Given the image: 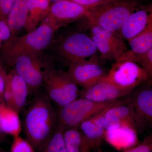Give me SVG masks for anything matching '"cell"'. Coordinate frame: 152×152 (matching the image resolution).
Listing matches in <instances>:
<instances>
[{"label": "cell", "mask_w": 152, "mask_h": 152, "mask_svg": "<svg viewBox=\"0 0 152 152\" xmlns=\"http://www.w3.org/2000/svg\"><path fill=\"white\" fill-rule=\"evenodd\" d=\"M91 38L94 41L97 50L101 53V58L102 59L114 61L115 62L118 60L115 50L104 40L97 36L91 34Z\"/></svg>", "instance_id": "obj_26"}, {"label": "cell", "mask_w": 152, "mask_h": 152, "mask_svg": "<svg viewBox=\"0 0 152 152\" xmlns=\"http://www.w3.org/2000/svg\"><path fill=\"white\" fill-rule=\"evenodd\" d=\"M41 53H28L18 56L11 68L26 83L30 91L37 92L43 84L47 66L52 61Z\"/></svg>", "instance_id": "obj_8"}, {"label": "cell", "mask_w": 152, "mask_h": 152, "mask_svg": "<svg viewBox=\"0 0 152 152\" xmlns=\"http://www.w3.org/2000/svg\"><path fill=\"white\" fill-rule=\"evenodd\" d=\"M49 56L54 62L69 66L96 55L97 48L91 37L80 31H71L53 39Z\"/></svg>", "instance_id": "obj_3"}, {"label": "cell", "mask_w": 152, "mask_h": 152, "mask_svg": "<svg viewBox=\"0 0 152 152\" xmlns=\"http://www.w3.org/2000/svg\"><path fill=\"white\" fill-rule=\"evenodd\" d=\"M7 80L12 97V109L19 113L26 104L29 89L24 80L12 69L7 73Z\"/></svg>", "instance_id": "obj_16"}, {"label": "cell", "mask_w": 152, "mask_h": 152, "mask_svg": "<svg viewBox=\"0 0 152 152\" xmlns=\"http://www.w3.org/2000/svg\"><path fill=\"white\" fill-rule=\"evenodd\" d=\"M68 74L78 86L86 90L105 76V71L98 61L96 54L69 67Z\"/></svg>", "instance_id": "obj_10"}, {"label": "cell", "mask_w": 152, "mask_h": 152, "mask_svg": "<svg viewBox=\"0 0 152 152\" xmlns=\"http://www.w3.org/2000/svg\"><path fill=\"white\" fill-rule=\"evenodd\" d=\"M90 26L91 34L102 38L110 45L118 56V61L128 50L124 39L116 32L104 29L97 26L93 25Z\"/></svg>", "instance_id": "obj_21"}, {"label": "cell", "mask_w": 152, "mask_h": 152, "mask_svg": "<svg viewBox=\"0 0 152 152\" xmlns=\"http://www.w3.org/2000/svg\"><path fill=\"white\" fill-rule=\"evenodd\" d=\"M128 41L130 51L134 53H144L152 49V23L139 34Z\"/></svg>", "instance_id": "obj_22"}, {"label": "cell", "mask_w": 152, "mask_h": 152, "mask_svg": "<svg viewBox=\"0 0 152 152\" xmlns=\"http://www.w3.org/2000/svg\"><path fill=\"white\" fill-rule=\"evenodd\" d=\"M121 99L97 102L84 98H77L60 108L57 113L58 125L64 130L78 128L85 120L99 113Z\"/></svg>", "instance_id": "obj_6"}, {"label": "cell", "mask_w": 152, "mask_h": 152, "mask_svg": "<svg viewBox=\"0 0 152 152\" xmlns=\"http://www.w3.org/2000/svg\"><path fill=\"white\" fill-rule=\"evenodd\" d=\"M115 104L85 120L79 126V129L84 135L92 150L96 149L100 146L105 137L106 132L104 124L105 114L108 109Z\"/></svg>", "instance_id": "obj_13"}, {"label": "cell", "mask_w": 152, "mask_h": 152, "mask_svg": "<svg viewBox=\"0 0 152 152\" xmlns=\"http://www.w3.org/2000/svg\"><path fill=\"white\" fill-rule=\"evenodd\" d=\"M12 37V32L7 17L0 15V39L3 44L8 42Z\"/></svg>", "instance_id": "obj_28"}, {"label": "cell", "mask_w": 152, "mask_h": 152, "mask_svg": "<svg viewBox=\"0 0 152 152\" xmlns=\"http://www.w3.org/2000/svg\"><path fill=\"white\" fill-rule=\"evenodd\" d=\"M0 152H7V151H6L5 150L1 148H0Z\"/></svg>", "instance_id": "obj_36"}, {"label": "cell", "mask_w": 152, "mask_h": 152, "mask_svg": "<svg viewBox=\"0 0 152 152\" xmlns=\"http://www.w3.org/2000/svg\"><path fill=\"white\" fill-rule=\"evenodd\" d=\"M152 137L149 135L146 137L141 143L123 152H148L152 151Z\"/></svg>", "instance_id": "obj_29"}, {"label": "cell", "mask_w": 152, "mask_h": 152, "mask_svg": "<svg viewBox=\"0 0 152 152\" xmlns=\"http://www.w3.org/2000/svg\"><path fill=\"white\" fill-rule=\"evenodd\" d=\"M88 8H93L117 0H69Z\"/></svg>", "instance_id": "obj_30"}, {"label": "cell", "mask_w": 152, "mask_h": 152, "mask_svg": "<svg viewBox=\"0 0 152 152\" xmlns=\"http://www.w3.org/2000/svg\"><path fill=\"white\" fill-rule=\"evenodd\" d=\"M63 135L66 152H91L92 150L79 128L66 129Z\"/></svg>", "instance_id": "obj_19"}, {"label": "cell", "mask_w": 152, "mask_h": 152, "mask_svg": "<svg viewBox=\"0 0 152 152\" xmlns=\"http://www.w3.org/2000/svg\"><path fill=\"white\" fill-rule=\"evenodd\" d=\"M58 30L54 23L45 17L37 27L20 36H15L3 44L0 49V58L4 64L12 66L20 55L41 53L48 49Z\"/></svg>", "instance_id": "obj_2"}, {"label": "cell", "mask_w": 152, "mask_h": 152, "mask_svg": "<svg viewBox=\"0 0 152 152\" xmlns=\"http://www.w3.org/2000/svg\"><path fill=\"white\" fill-rule=\"evenodd\" d=\"M137 0H117L90 8L85 18L89 25L118 32L130 15L143 4Z\"/></svg>", "instance_id": "obj_4"}, {"label": "cell", "mask_w": 152, "mask_h": 152, "mask_svg": "<svg viewBox=\"0 0 152 152\" xmlns=\"http://www.w3.org/2000/svg\"><path fill=\"white\" fill-rule=\"evenodd\" d=\"M3 45V42H2V41H1V40L0 39V49H1V47H2Z\"/></svg>", "instance_id": "obj_35"}, {"label": "cell", "mask_w": 152, "mask_h": 152, "mask_svg": "<svg viewBox=\"0 0 152 152\" xmlns=\"http://www.w3.org/2000/svg\"><path fill=\"white\" fill-rule=\"evenodd\" d=\"M53 64L51 62L47 66L43 86L50 100L60 108L78 98L80 91L67 72L56 69Z\"/></svg>", "instance_id": "obj_5"}, {"label": "cell", "mask_w": 152, "mask_h": 152, "mask_svg": "<svg viewBox=\"0 0 152 152\" xmlns=\"http://www.w3.org/2000/svg\"><path fill=\"white\" fill-rule=\"evenodd\" d=\"M6 135L7 134L3 131L2 128L1 124V117L0 116V142L3 140L5 139Z\"/></svg>", "instance_id": "obj_33"}, {"label": "cell", "mask_w": 152, "mask_h": 152, "mask_svg": "<svg viewBox=\"0 0 152 152\" xmlns=\"http://www.w3.org/2000/svg\"><path fill=\"white\" fill-rule=\"evenodd\" d=\"M0 116L2 128L6 134L13 137L20 135L22 126L18 113L2 102L0 103Z\"/></svg>", "instance_id": "obj_20"}, {"label": "cell", "mask_w": 152, "mask_h": 152, "mask_svg": "<svg viewBox=\"0 0 152 152\" xmlns=\"http://www.w3.org/2000/svg\"><path fill=\"white\" fill-rule=\"evenodd\" d=\"M148 152H152V151H148Z\"/></svg>", "instance_id": "obj_39"}, {"label": "cell", "mask_w": 152, "mask_h": 152, "mask_svg": "<svg viewBox=\"0 0 152 152\" xmlns=\"http://www.w3.org/2000/svg\"><path fill=\"white\" fill-rule=\"evenodd\" d=\"M10 152H35V151L26 139L19 135L13 137Z\"/></svg>", "instance_id": "obj_27"}, {"label": "cell", "mask_w": 152, "mask_h": 152, "mask_svg": "<svg viewBox=\"0 0 152 152\" xmlns=\"http://www.w3.org/2000/svg\"><path fill=\"white\" fill-rule=\"evenodd\" d=\"M130 61L136 63L148 72L152 77V49L144 53H134L128 50L119 61ZM118 62V61H117Z\"/></svg>", "instance_id": "obj_25"}, {"label": "cell", "mask_w": 152, "mask_h": 152, "mask_svg": "<svg viewBox=\"0 0 152 152\" xmlns=\"http://www.w3.org/2000/svg\"><path fill=\"white\" fill-rule=\"evenodd\" d=\"M29 0H15L7 16L12 37L24 29L28 12ZM11 37V38H12Z\"/></svg>", "instance_id": "obj_18"}, {"label": "cell", "mask_w": 152, "mask_h": 152, "mask_svg": "<svg viewBox=\"0 0 152 152\" xmlns=\"http://www.w3.org/2000/svg\"><path fill=\"white\" fill-rule=\"evenodd\" d=\"M131 92L104 82H99L86 90L80 92V97L97 102L115 100L129 95Z\"/></svg>", "instance_id": "obj_15"}, {"label": "cell", "mask_w": 152, "mask_h": 152, "mask_svg": "<svg viewBox=\"0 0 152 152\" xmlns=\"http://www.w3.org/2000/svg\"><path fill=\"white\" fill-rule=\"evenodd\" d=\"M69 0H60L50 6L48 18L58 28L85 17L89 9Z\"/></svg>", "instance_id": "obj_11"}, {"label": "cell", "mask_w": 152, "mask_h": 152, "mask_svg": "<svg viewBox=\"0 0 152 152\" xmlns=\"http://www.w3.org/2000/svg\"><path fill=\"white\" fill-rule=\"evenodd\" d=\"M2 99H3V97H2V96H1V94H0V103H1L2 102H1V100Z\"/></svg>", "instance_id": "obj_37"}, {"label": "cell", "mask_w": 152, "mask_h": 152, "mask_svg": "<svg viewBox=\"0 0 152 152\" xmlns=\"http://www.w3.org/2000/svg\"><path fill=\"white\" fill-rule=\"evenodd\" d=\"M106 131L118 127H126L136 133L142 130L146 124L136 114L129 98L121 99L110 107L104 117Z\"/></svg>", "instance_id": "obj_9"}, {"label": "cell", "mask_w": 152, "mask_h": 152, "mask_svg": "<svg viewBox=\"0 0 152 152\" xmlns=\"http://www.w3.org/2000/svg\"><path fill=\"white\" fill-rule=\"evenodd\" d=\"M2 61L0 58V94L3 97V94L4 89L6 78L7 73L6 72L4 66Z\"/></svg>", "instance_id": "obj_32"}, {"label": "cell", "mask_w": 152, "mask_h": 152, "mask_svg": "<svg viewBox=\"0 0 152 152\" xmlns=\"http://www.w3.org/2000/svg\"><path fill=\"white\" fill-rule=\"evenodd\" d=\"M50 0H29L26 21L24 29L27 32L37 27L48 13Z\"/></svg>", "instance_id": "obj_17"}, {"label": "cell", "mask_w": 152, "mask_h": 152, "mask_svg": "<svg viewBox=\"0 0 152 152\" xmlns=\"http://www.w3.org/2000/svg\"><path fill=\"white\" fill-rule=\"evenodd\" d=\"M137 133L130 128L126 127L120 126L114 128L106 131L105 137L110 142L113 143L117 142H126L130 144L134 141Z\"/></svg>", "instance_id": "obj_24"}, {"label": "cell", "mask_w": 152, "mask_h": 152, "mask_svg": "<svg viewBox=\"0 0 152 152\" xmlns=\"http://www.w3.org/2000/svg\"><path fill=\"white\" fill-rule=\"evenodd\" d=\"M15 0H0V15L7 17Z\"/></svg>", "instance_id": "obj_31"}, {"label": "cell", "mask_w": 152, "mask_h": 152, "mask_svg": "<svg viewBox=\"0 0 152 152\" xmlns=\"http://www.w3.org/2000/svg\"><path fill=\"white\" fill-rule=\"evenodd\" d=\"M58 124V114L45 91L36 94L27 109L23 121L26 140L35 151L52 135Z\"/></svg>", "instance_id": "obj_1"}, {"label": "cell", "mask_w": 152, "mask_h": 152, "mask_svg": "<svg viewBox=\"0 0 152 152\" xmlns=\"http://www.w3.org/2000/svg\"><path fill=\"white\" fill-rule=\"evenodd\" d=\"M137 1H147V0H137Z\"/></svg>", "instance_id": "obj_38"}, {"label": "cell", "mask_w": 152, "mask_h": 152, "mask_svg": "<svg viewBox=\"0 0 152 152\" xmlns=\"http://www.w3.org/2000/svg\"><path fill=\"white\" fill-rule=\"evenodd\" d=\"M151 79L148 72L137 64L124 60L114 63L99 82H107L132 92L142 84H151Z\"/></svg>", "instance_id": "obj_7"}, {"label": "cell", "mask_w": 152, "mask_h": 152, "mask_svg": "<svg viewBox=\"0 0 152 152\" xmlns=\"http://www.w3.org/2000/svg\"><path fill=\"white\" fill-rule=\"evenodd\" d=\"M63 128L57 124L52 135L37 152H66Z\"/></svg>", "instance_id": "obj_23"}, {"label": "cell", "mask_w": 152, "mask_h": 152, "mask_svg": "<svg viewBox=\"0 0 152 152\" xmlns=\"http://www.w3.org/2000/svg\"><path fill=\"white\" fill-rule=\"evenodd\" d=\"M50 2L51 4H53V3L58 1H60V0H50Z\"/></svg>", "instance_id": "obj_34"}, {"label": "cell", "mask_w": 152, "mask_h": 152, "mask_svg": "<svg viewBox=\"0 0 152 152\" xmlns=\"http://www.w3.org/2000/svg\"><path fill=\"white\" fill-rule=\"evenodd\" d=\"M152 23V7L144 5L132 13L122 27L117 33L123 39L129 41L141 32Z\"/></svg>", "instance_id": "obj_12"}, {"label": "cell", "mask_w": 152, "mask_h": 152, "mask_svg": "<svg viewBox=\"0 0 152 152\" xmlns=\"http://www.w3.org/2000/svg\"><path fill=\"white\" fill-rule=\"evenodd\" d=\"M150 84H146L138 89L132 91L129 98L130 102L137 115L146 125L152 121V88Z\"/></svg>", "instance_id": "obj_14"}]
</instances>
